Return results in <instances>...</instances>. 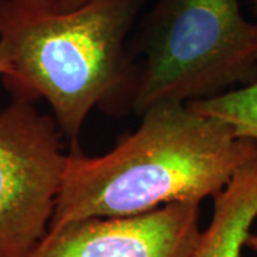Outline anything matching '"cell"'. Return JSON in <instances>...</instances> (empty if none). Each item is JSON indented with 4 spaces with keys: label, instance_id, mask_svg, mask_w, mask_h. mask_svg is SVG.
I'll use <instances>...</instances> for the list:
<instances>
[{
    "label": "cell",
    "instance_id": "cell-1",
    "mask_svg": "<svg viewBox=\"0 0 257 257\" xmlns=\"http://www.w3.org/2000/svg\"><path fill=\"white\" fill-rule=\"evenodd\" d=\"M146 0H0V45L15 97L46 100L67 152L82 150L83 124L97 109L133 111L138 62L128 35Z\"/></svg>",
    "mask_w": 257,
    "mask_h": 257
},
{
    "label": "cell",
    "instance_id": "cell-2",
    "mask_svg": "<svg viewBox=\"0 0 257 257\" xmlns=\"http://www.w3.org/2000/svg\"><path fill=\"white\" fill-rule=\"evenodd\" d=\"M101 156L67 152L49 229L87 217L130 216L214 197L257 155L223 120L187 103H159Z\"/></svg>",
    "mask_w": 257,
    "mask_h": 257
},
{
    "label": "cell",
    "instance_id": "cell-3",
    "mask_svg": "<svg viewBox=\"0 0 257 257\" xmlns=\"http://www.w3.org/2000/svg\"><path fill=\"white\" fill-rule=\"evenodd\" d=\"M130 49L139 72L136 116L257 80V20L246 19L240 0H156Z\"/></svg>",
    "mask_w": 257,
    "mask_h": 257
},
{
    "label": "cell",
    "instance_id": "cell-4",
    "mask_svg": "<svg viewBox=\"0 0 257 257\" xmlns=\"http://www.w3.org/2000/svg\"><path fill=\"white\" fill-rule=\"evenodd\" d=\"M53 116L12 96L0 110V257H26L46 234L67 149Z\"/></svg>",
    "mask_w": 257,
    "mask_h": 257
},
{
    "label": "cell",
    "instance_id": "cell-5",
    "mask_svg": "<svg viewBox=\"0 0 257 257\" xmlns=\"http://www.w3.org/2000/svg\"><path fill=\"white\" fill-rule=\"evenodd\" d=\"M200 231V203H169L52 227L26 257H190Z\"/></svg>",
    "mask_w": 257,
    "mask_h": 257
},
{
    "label": "cell",
    "instance_id": "cell-6",
    "mask_svg": "<svg viewBox=\"0 0 257 257\" xmlns=\"http://www.w3.org/2000/svg\"><path fill=\"white\" fill-rule=\"evenodd\" d=\"M256 219L257 155L213 197L210 223L200 231L190 257H241Z\"/></svg>",
    "mask_w": 257,
    "mask_h": 257
},
{
    "label": "cell",
    "instance_id": "cell-7",
    "mask_svg": "<svg viewBox=\"0 0 257 257\" xmlns=\"http://www.w3.org/2000/svg\"><path fill=\"white\" fill-rule=\"evenodd\" d=\"M187 104L199 113L223 120L240 138L257 142V80L216 97Z\"/></svg>",
    "mask_w": 257,
    "mask_h": 257
},
{
    "label": "cell",
    "instance_id": "cell-8",
    "mask_svg": "<svg viewBox=\"0 0 257 257\" xmlns=\"http://www.w3.org/2000/svg\"><path fill=\"white\" fill-rule=\"evenodd\" d=\"M10 66L9 59H8V53L3 49V46L0 45V77H5L6 74L9 73Z\"/></svg>",
    "mask_w": 257,
    "mask_h": 257
},
{
    "label": "cell",
    "instance_id": "cell-9",
    "mask_svg": "<svg viewBox=\"0 0 257 257\" xmlns=\"http://www.w3.org/2000/svg\"><path fill=\"white\" fill-rule=\"evenodd\" d=\"M246 247H248L250 250H253L254 253H257V234L250 233V236L247 237V241H246Z\"/></svg>",
    "mask_w": 257,
    "mask_h": 257
},
{
    "label": "cell",
    "instance_id": "cell-10",
    "mask_svg": "<svg viewBox=\"0 0 257 257\" xmlns=\"http://www.w3.org/2000/svg\"><path fill=\"white\" fill-rule=\"evenodd\" d=\"M247 2V6L250 12H251V15L256 18L257 20V0H246Z\"/></svg>",
    "mask_w": 257,
    "mask_h": 257
},
{
    "label": "cell",
    "instance_id": "cell-11",
    "mask_svg": "<svg viewBox=\"0 0 257 257\" xmlns=\"http://www.w3.org/2000/svg\"><path fill=\"white\" fill-rule=\"evenodd\" d=\"M82 0H60V3L63 5V6H76V5H79Z\"/></svg>",
    "mask_w": 257,
    "mask_h": 257
}]
</instances>
